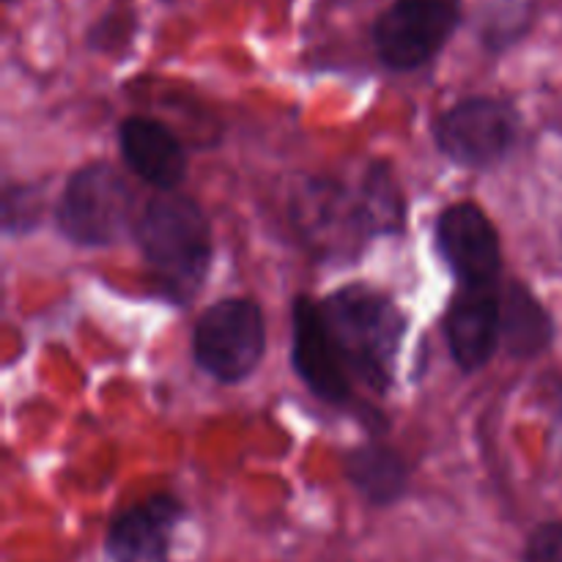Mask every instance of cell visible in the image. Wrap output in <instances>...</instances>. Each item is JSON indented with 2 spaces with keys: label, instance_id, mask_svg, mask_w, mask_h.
<instances>
[{
  "label": "cell",
  "instance_id": "1",
  "mask_svg": "<svg viewBox=\"0 0 562 562\" xmlns=\"http://www.w3.org/2000/svg\"><path fill=\"white\" fill-rule=\"evenodd\" d=\"M132 236L154 291L176 307L190 305L201 294L214 258L212 223L201 203L181 192H159L137 214Z\"/></svg>",
  "mask_w": 562,
  "mask_h": 562
},
{
  "label": "cell",
  "instance_id": "2",
  "mask_svg": "<svg viewBox=\"0 0 562 562\" xmlns=\"http://www.w3.org/2000/svg\"><path fill=\"white\" fill-rule=\"evenodd\" d=\"M322 313L351 379L371 393L387 395L409 329L406 313L395 305L393 296L368 283L329 291L322 300Z\"/></svg>",
  "mask_w": 562,
  "mask_h": 562
},
{
  "label": "cell",
  "instance_id": "3",
  "mask_svg": "<svg viewBox=\"0 0 562 562\" xmlns=\"http://www.w3.org/2000/svg\"><path fill=\"white\" fill-rule=\"evenodd\" d=\"M53 220L75 247L119 245L126 234H135V190L115 165L93 159L66 179Z\"/></svg>",
  "mask_w": 562,
  "mask_h": 562
},
{
  "label": "cell",
  "instance_id": "4",
  "mask_svg": "<svg viewBox=\"0 0 562 562\" xmlns=\"http://www.w3.org/2000/svg\"><path fill=\"white\" fill-rule=\"evenodd\" d=\"M267 355V318L250 296H228L198 316L192 360L220 384H239L256 373Z\"/></svg>",
  "mask_w": 562,
  "mask_h": 562
},
{
  "label": "cell",
  "instance_id": "5",
  "mask_svg": "<svg viewBox=\"0 0 562 562\" xmlns=\"http://www.w3.org/2000/svg\"><path fill=\"white\" fill-rule=\"evenodd\" d=\"M464 22V0H390L371 25L379 64L390 71H417L431 64Z\"/></svg>",
  "mask_w": 562,
  "mask_h": 562
},
{
  "label": "cell",
  "instance_id": "6",
  "mask_svg": "<svg viewBox=\"0 0 562 562\" xmlns=\"http://www.w3.org/2000/svg\"><path fill=\"white\" fill-rule=\"evenodd\" d=\"M291 223L307 250L322 261H351L360 256L368 234L357 187L327 176H307L291 195Z\"/></svg>",
  "mask_w": 562,
  "mask_h": 562
},
{
  "label": "cell",
  "instance_id": "7",
  "mask_svg": "<svg viewBox=\"0 0 562 562\" xmlns=\"http://www.w3.org/2000/svg\"><path fill=\"white\" fill-rule=\"evenodd\" d=\"M439 154L467 170H488L510 157L519 140V113L510 102L488 93L459 99L434 119Z\"/></svg>",
  "mask_w": 562,
  "mask_h": 562
},
{
  "label": "cell",
  "instance_id": "8",
  "mask_svg": "<svg viewBox=\"0 0 562 562\" xmlns=\"http://www.w3.org/2000/svg\"><path fill=\"white\" fill-rule=\"evenodd\" d=\"M437 252L459 285L503 283V241L492 217L477 203L459 201L442 209L434 225Z\"/></svg>",
  "mask_w": 562,
  "mask_h": 562
},
{
  "label": "cell",
  "instance_id": "9",
  "mask_svg": "<svg viewBox=\"0 0 562 562\" xmlns=\"http://www.w3.org/2000/svg\"><path fill=\"white\" fill-rule=\"evenodd\" d=\"M291 362L296 376L329 406L351 404V382L324 322L322 302L296 294L291 302Z\"/></svg>",
  "mask_w": 562,
  "mask_h": 562
},
{
  "label": "cell",
  "instance_id": "10",
  "mask_svg": "<svg viewBox=\"0 0 562 562\" xmlns=\"http://www.w3.org/2000/svg\"><path fill=\"white\" fill-rule=\"evenodd\" d=\"M499 285H459L450 296L442 316V333L461 373L483 371L503 349Z\"/></svg>",
  "mask_w": 562,
  "mask_h": 562
},
{
  "label": "cell",
  "instance_id": "11",
  "mask_svg": "<svg viewBox=\"0 0 562 562\" xmlns=\"http://www.w3.org/2000/svg\"><path fill=\"white\" fill-rule=\"evenodd\" d=\"M187 516L184 503L168 492L121 510L104 536L108 562H170L173 532Z\"/></svg>",
  "mask_w": 562,
  "mask_h": 562
},
{
  "label": "cell",
  "instance_id": "12",
  "mask_svg": "<svg viewBox=\"0 0 562 562\" xmlns=\"http://www.w3.org/2000/svg\"><path fill=\"white\" fill-rule=\"evenodd\" d=\"M126 168L157 192H176L187 179V151L173 130L148 115H130L119 126Z\"/></svg>",
  "mask_w": 562,
  "mask_h": 562
},
{
  "label": "cell",
  "instance_id": "13",
  "mask_svg": "<svg viewBox=\"0 0 562 562\" xmlns=\"http://www.w3.org/2000/svg\"><path fill=\"white\" fill-rule=\"evenodd\" d=\"M499 335L514 360H536L552 349L558 335L552 313L521 280L499 285Z\"/></svg>",
  "mask_w": 562,
  "mask_h": 562
},
{
  "label": "cell",
  "instance_id": "14",
  "mask_svg": "<svg viewBox=\"0 0 562 562\" xmlns=\"http://www.w3.org/2000/svg\"><path fill=\"white\" fill-rule=\"evenodd\" d=\"M344 475L349 486L373 508H390L409 492L412 470L404 456L382 442H366L346 450Z\"/></svg>",
  "mask_w": 562,
  "mask_h": 562
},
{
  "label": "cell",
  "instance_id": "15",
  "mask_svg": "<svg viewBox=\"0 0 562 562\" xmlns=\"http://www.w3.org/2000/svg\"><path fill=\"white\" fill-rule=\"evenodd\" d=\"M362 214L371 239L379 236H401L406 228V198L395 170L387 159H373L357 184Z\"/></svg>",
  "mask_w": 562,
  "mask_h": 562
},
{
  "label": "cell",
  "instance_id": "16",
  "mask_svg": "<svg viewBox=\"0 0 562 562\" xmlns=\"http://www.w3.org/2000/svg\"><path fill=\"white\" fill-rule=\"evenodd\" d=\"M538 0H483L477 38L492 55L508 53L536 25Z\"/></svg>",
  "mask_w": 562,
  "mask_h": 562
},
{
  "label": "cell",
  "instance_id": "17",
  "mask_svg": "<svg viewBox=\"0 0 562 562\" xmlns=\"http://www.w3.org/2000/svg\"><path fill=\"white\" fill-rule=\"evenodd\" d=\"M44 217V187L42 184H9L3 190V234L14 236L33 234Z\"/></svg>",
  "mask_w": 562,
  "mask_h": 562
},
{
  "label": "cell",
  "instance_id": "18",
  "mask_svg": "<svg viewBox=\"0 0 562 562\" xmlns=\"http://www.w3.org/2000/svg\"><path fill=\"white\" fill-rule=\"evenodd\" d=\"M135 36V11H108L88 31V47L97 53H119Z\"/></svg>",
  "mask_w": 562,
  "mask_h": 562
},
{
  "label": "cell",
  "instance_id": "19",
  "mask_svg": "<svg viewBox=\"0 0 562 562\" xmlns=\"http://www.w3.org/2000/svg\"><path fill=\"white\" fill-rule=\"evenodd\" d=\"M525 562H562V521H543L530 532Z\"/></svg>",
  "mask_w": 562,
  "mask_h": 562
},
{
  "label": "cell",
  "instance_id": "20",
  "mask_svg": "<svg viewBox=\"0 0 562 562\" xmlns=\"http://www.w3.org/2000/svg\"><path fill=\"white\" fill-rule=\"evenodd\" d=\"M3 3H5V5H11V3H14V0H3Z\"/></svg>",
  "mask_w": 562,
  "mask_h": 562
},
{
  "label": "cell",
  "instance_id": "21",
  "mask_svg": "<svg viewBox=\"0 0 562 562\" xmlns=\"http://www.w3.org/2000/svg\"><path fill=\"white\" fill-rule=\"evenodd\" d=\"M165 3H168V0H165Z\"/></svg>",
  "mask_w": 562,
  "mask_h": 562
}]
</instances>
